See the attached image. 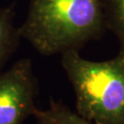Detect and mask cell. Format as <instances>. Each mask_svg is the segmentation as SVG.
I'll list each match as a JSON object with an SVG mask.
<instances>
[{
	"label": "cell",
	"mask_w": 124,
	"mask_h": 124,
	"mask_svg": "<svg viewBox=\"0 0 124 124\" xmlns=\"http://www.w3.org/2000/svg\"><path fill=\"white\" fill-rule=\"evenodd\" d=\"M37 80L29 58L0 72V124H23L33 115Z\"/></svg>",
	"instance_id": "obj_3"
},
{
	"label": "cell",
	"mask_w": 124,
	"mask_h": 124,
	"mask_svg": "<svg viewBox=\"0 0 124 124\" xmlns=\"http://www.w3.org/2000/svg\"><path fill=\"white\" fill-rule=\"evenodd\" d=\"M33 117L38 124H94L85 120L62 102L50 100L49 107L45 109L36 108Z\"/></svg>",
	"instance_id": "obj_5"
},
{
	"label": "cell",
	"mask_w": 124,
	"mask_h": 124,
	"mask_svg": "<svg viewBox=\"0 0 124 124\" xmlns=\"http://www.w3.org/2000/svg\"><path fill=\"white\" fill-rule=\"evenodd\" d=\"M107 30L115 35L120 43V52L124 53V0H101Z\"/></svg>",
	"instance_id": "obj_6"
},
{
	"label": "cell",
	"mask_w": 124,
	"mask_h": 124,
	"mask_svg": "<svg viewBox=\"0 0 124 124\" xmlns=\"http://www.w3.org/2000/svg\"><path fill=\"white\" fill-rule=\"evenodd\" d=\"M61 55L75 94V112L94 124H124V53L102 62L86 60L76 50Z\"/></svg>",
	"instance_id": "obj_2"
},
{
	"label": "cell",
	"mask_w": 124,
	"mask_h": 124,
	"mask_svg": "<svg viewBox=\"0 0 124 124\" xmlns=\"http://www.w3.org/2000/svg\"><path fill=\"white\" fill-rule=\"evenodd\" d=\"M14 18L15 4L0 8V72L17 50L21 39Z\"/></svg>",
	"instance_id": "obj_4"
},
{
	"label": "cell",
	"mask_w": 124,
	"mask_h": 124,
	"mask_svg": "<svg viewBox=\"0 0 124 124\" xmlns=\"http://www.w3.org/2000/svg\"><path fill=\"white\" fill-rule=\"evenodd\" d=\"M18 30L45 56L79 51L107 31L101 0H31Z\"/></svg>",
	"instance_id": "obj_1"
}]
</instances>
